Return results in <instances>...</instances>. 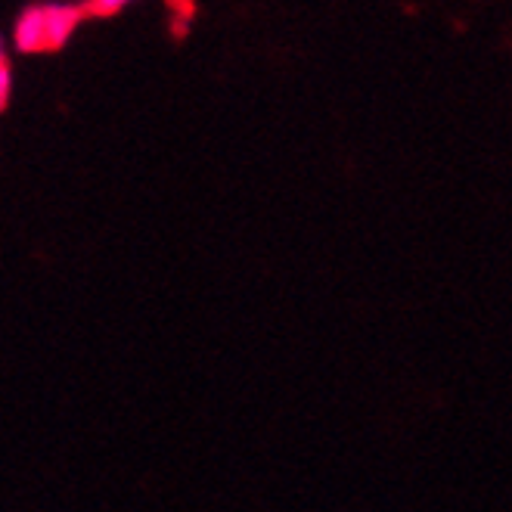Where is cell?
I'll list each match as a JSON object with an SVG mask.
<instances>
[{
    "instance_id": "277c9868",
    "label": "cell",
    "mask_w": 512,
    "mask_h": 512,
    "mask_svg": "<svg viewBox=\"0 0 512 512\" xmlns=\"http://www.w3.org/2000/svg\"><path fill=\"white\" fill-rule=\"evenodd\" d=\"M10 90H13V75H10V66L4 63V66H0V109L7 106Z\"/></svg>"
},
{
    "instance_id": "5b68a950",
    "label": "cell",
    "mask_w": 512,
    "mask_h": 512,
    "mask_svg": "<svg viewBox=\"0 0 512 512\" xmlns=\"http://www.w3.org/2000/svg\"><path fill=\"white\" fill-rule=\"evenodd\" d=\"M7 63V53H4V38H0V66Z\"/></svg>"
},
{
    "instance_id": "6da1fadb",
    "label": "cell",
    "mask_w": 512,
    "mask_h": 512,
    "mask_svg": "<svg viewBox=\"0 0 512 512\" xmlns=\"http://www.w3.org/2000/svg\"><path fill=\"white\" fill-rule=\"evenodd\" d=\"M84 19V7L72 4H47L44 7V50H59Z\"/></svg>"
},
{
    "instance_id": "3957f363",
    "label": "cell",
    "mask_w": 512,
    "mask_h": 512,
    "mask_svg": "<svg viewBox=\"0 0 512 512\" xmlns=\"http://www.w3.org/2000/svg\"><path fill=\"white\" fill-rule=\"evenodd\" d=\"M131 4H134V0H87L84 16H115V13H122Z\"/></svg>"
},
{
    "instance_id": "7a4b0ae2",
    "label": "cell",
    "mask_w": 512,
    "mask_h": 512,
    "mask_svg": "<svg viewBox=\"0 0 512 512\" xmlns=\"http://www.w3.org/2000/svg\"><path fill=\"white\" fill-rule=\"evenodd\" d=\"M13 38L22 53L44 50V7H28L25 13H19Z\"/></svg>"
}]
</instances>
